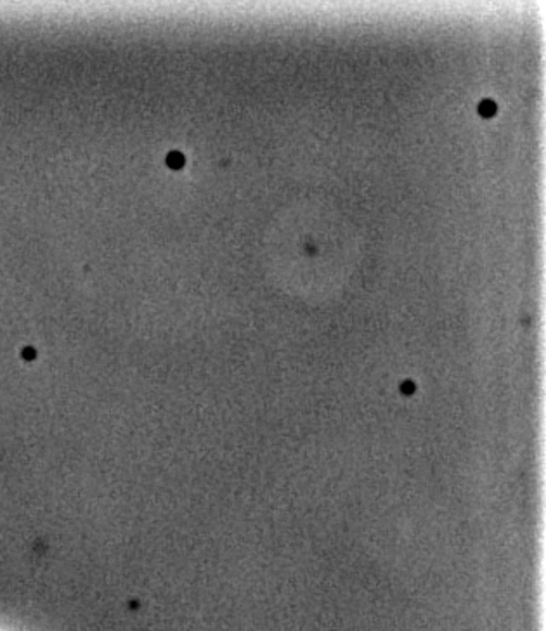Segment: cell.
I'll use <instances>...</instances> for the list:
<instances>
[{"mask_svg": "<svg viewBox=\"0 0 546 631\" xmlns=\"http://www.w3.org/2000/svg\"><path fill=\"white\" fill-rule=\"evenodd\" d=\"M167 166H169L170 169L179 170L184 166V157H182L181 153L178 151L169 153V157H167Z\"/></svg>", "mask_w": 546, "mask_h": 631, "instance_id": "2", "label": "cell"}, {"mask_svg": "<svg viewBox=\"0 0 546 631\" xmlns=\"http://www.w3.org/2000/svg\"><path fill=\"white\" fill-rule=\"evenodd\" d=\"M496 110H498V107H496V102L492 101V99H484V101L478 105V113H481V117H484V119L495 117Z\"/></svg>", "mask_w": 546, "mask_h": 631, "instance_id": "1", "label": "cell"}]
</instances>
